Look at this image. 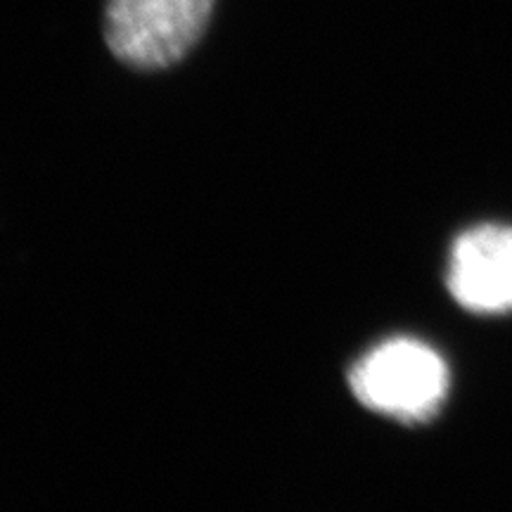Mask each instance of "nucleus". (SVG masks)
I'll use <instances>...</instances> for the list:
<instances>
[{
	"label": "nucleus",
	"mask_w": 512,
	"mask_h": 512,
	"mask_svg": "<svg viewBox=\"0 0 512 512\" xmlns=\"http://www.w3.org/2000/svg\"><path fill=\"white\" fill-rule=\"evenodd\" d=\"M448 290L472 313L512 311V228L479 226L460 235L448 264Z\"/></svg>",
	"instance_id": "3"
},
{
	"label": "nucleus",
	"mask_w": 512,
	"mask_h": 512,
	"mask_svg": "<svg viewBox=\"0 0 512 512\" xmlns=\"http://www.w3.org/2000/svg\"><path fill=\"white\" fill-rule=\"evenodd\" d=\"M211 12L214 0H107L105 43L119 62L157 72L200 43Z\"/></svg>",
	"instance_id": "2"
},
{
	"label": "nucleus",
	"mask_w": 512,
	"mask_h": 512,
	"mask_svg": "<svg viewBox=\"0 0 512 512\" xmlns=\"http://www.w3.org/2000/svg\"><path fill=\"white\" fill-rule=\"evenodd\" d=\"M446 363L437 351L415 339H392L351 368L349 387L358 403L401 422H427L444 406Z\"/></svg>",
	"instance_id": "1"
}]
</instances>
